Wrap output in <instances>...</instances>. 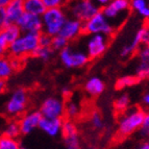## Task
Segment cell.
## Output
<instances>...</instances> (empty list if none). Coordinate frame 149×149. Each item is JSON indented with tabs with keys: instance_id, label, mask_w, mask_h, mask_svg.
Segmentation results:
<instances>
[{
	"instance_id": "obj_1",
	"label": "cell",
	"mask_w": 149,
	"mask_h": 149,
	"mask_svg": "<svg viewBox=\"0 0 149 149\" xmlns=\"http://www.w3.org/2000/svg\"><path fill=\"white\" fill-rule=\"evenodd\" d=\"M41 33H22L17 40L10 44L8 53L14 58H21L26 55H32L40 47L39 39Z\"/></svg>"
},
{
	"instance_id": "obj_2",
	"label": "cell",
	"mask_w": 149,
	"mask_h": 149,
	"mask_svg": "<svg viewBox=\"0 0 149 149\" xmlns=\"http://www.w3.org/2000/svg\"><path fill=\"white\" fill-rule=\"evenodd\" d=\"M67 19V14L63 8L47 10L42 16L43 32L52 38L58 36Z\"/></svg>"
},
{
	"instance_id": "obj_3",
	"label": "cell",
	"mask_w": 149,
	"mask_h": 149,
	"mask_svg": "<svg viewBox=\"0 0 149 149\" xmlns=\"http://www.w3.org/2000/svg\"><path fill=\"white\" fill-rule=\"evenodd\" d=\"M144 117L145 114L141 109H130L120 119L119 125H118V134L122 137H125L134 132L137 129L141 128Z\"/></svg>"
},
{
	"instance_id": "obj_4",
	"label": "cell",
	"mask_w": 149,
	"mask_h": 149,
	"mask_svg": "<svg viewBox=\"0 0 149 149\" xmlns=\"http://www.w3.org/2000/svg\"><path fill=\"white\" fill-rule=\"evenodd\" d=\"M115 31L114 25L112 22L105 18L100 10L98 14L91 18L90 20L84 23V32L89 33V35H103L109 37L112 36Z\"/></svg>"
},
{
	"instance_id": "obj_5",
	"label": "cell",
	"mask_w": 149,
	"mask_h": 149,
	"mask_svg": "<svg viewBox=\"0 0 149 149\" xmlns=\"http://www.w3.org/2000/svg\"><path fill=\"white\" fill-rule=\"evenodd\" d=\"M100 8L96 2L91 0H81L72 3L70 6V13L74 19L85 23L91 18L94 17L96 14L100 12Z\"/></svg>"
},
{
	"instance_id": "obj_6",
	"label": "cell",
	"mask_w": 149,
	"mask_h": 149,
	"mask_svg": "<svg viewBox=\"0 0 149 149\" xmlns=\"http://www.w3.org/2000/svg\"><path fill=\"white\" fill-rule=\"evenodd\" d=\"M60 60L66 68L75 69V68H81L87 65L90 57L84 51L74 50L72 49V47L68 46L60 51Z\"/></svg>"
},
{
	"instance_id": "obj_7",
	"label": "cell",
	"mask_w": 149,
	"mask_h": 149,
	"mask_svg": "<svg viewBox=\"0 0 149 149\" xmlns=\"http://www.w3.org/2000/svg\"><path fill=\"white\" fill-rule=\"evenodd\" d=\"M28 96L27 92L24 89H17L15 90L13 94L10 95V99L8 100L5 104V111L8 115L13 117L20 116L24 113L27 107Z\"/></svg>"
},
{
	"instance_id": "obj_8",
	"label": "cell",
	"mask_w": 149,
	"mask_h": 149,
	"mask_svg": "<svg viewBox=\"0 0 149 149\" xmlns=\"http://www.w3.org/2000/svg\"><path fill=\"white\" fill-rule=\"evenodd\" d=\"M40 112L43 118L62 119V117L65 114V103L61 98L48 97L43 101Z\"/></svg>"
},
{
	"instance_id": "obj_9",
	"label": "cell",
	"mask_w": 149,
	"mask_h": 149,
	"mask_svg": "<svg viewBox=\"0 0 149 149\" xmlns=\"http://www.w3.org/2000/svg\"><path fill=\"white\" fill-rule=\"evenodd\" d=\"M109 37L103 35L90 36L87 42V54L90 58L99 57L105 52L109 46Z\"/></svg>"
},
{
	"instance_id": "obj_10",
	"label": "cell",
	"mask_w": 149,
	"mask_h": 149,
	"mask_svg": "<svg viewBox=\"0 0 149 149\" xmlns=\"http://www.w3.org/2000/svg\"><path fill=\"white\" fill-rule=\"evenodd\" d=\"M22 33H42L43 22L42 17L25 13L17 23Z\"/></svg>"
},
{
	"instance_id": "obj_11",
	"label": "cell",
	"mask_w": 149,
	"mask_h": 149,
	"mask_svg": "<svg viewBox=\"0 0 149 149\" xmlns=\"http://www.w3.org/2000/svg\"><path fill=\"white\" fill-rule=\"evenodd\" d=\"M130 8V1L128 0H113L107 6L101 8V13L109 20H115L121 14L127 12Z\"/></svg>"
},
{
	"instance_id": "obj_12",
	"label": "cell",
	"mask_w": 149,
	"mask_h": 149,
	"mask_svg": "<svg viewBox=\"0 0 149 149\" xmlns=\"http://www.w3.org/2000/svg\"><path fill=\"white\" fill-rule=\"evenodd\" d=\"M42 118L43 116L40 111H32V112H29L22 116L21 119L18 121L21 128V134H28L32 132V130H35L37 127H39Z\"/></svg>"
},
{
	"instance_id": "obj_13",
	"label": "cell",
	"mask_w": 149,
	"mask_h": 149,
	"mask_svg": "<svg viewBox=\"0 0 149 149\" xmlns=\"http://www.w3.org/2000/svg\"><path fill=\"white\" fill-rule=\"evenodd\" d=\"M81 32H84V23L74 18H68L61 30L60 36H62L69 42L76 39Z\"/></svg>"
},
{
	"instance_id": "obj_14",
	"label": "cell",
	"mask_w": 149,
	"mask_h": 149,
	"mask_svg": "<svg viewBox=\"0 0 149 149\" xmlns=\"http://www.w3.org/2000/svg\"><path fill=\"white\" fill-rule=\"evenodd\" d=\"M23 0H10L5 8V14L8 24H17L25 14Z\"/></svg>"
},
{
	"instance_id": "obj_15",
	"label": "cell",
	"mask_w": 149,
	"mask_h": 149,
	"mask_svg": "<svg viewBox=\"0 0 149 149\" xmlns=\"http://www.w3.org/2000/svg\"><path fill=\"white\" fill-rule=\"evenodd\" d=\"M63 120L62 119H48L42 118L39 128L50 137H56L62 132Z\"/></svg>"
},
{
	"instance_id": "obj_16",
	"label": "cell",
	"mask_w": 149,
	"mask_h": 149,
	"mask_svg": "<svg viewBox=\"0 0 149 149\" xmlns=\"http://www.w3.org/2000/svg\"><path fill=\"white\" fill-rule=\"evenodd\" d=\"M149 36V30L147 28H141L139 31L136 33L134 40L130 44L125 45L121 50V56L127 57L134 52V50L139 47V45L143 42H146L147 38Z\"/></svg>"
},
{
	"instance_id": "obj_17",
	"label": "cell",
	"mask_w": 149,
	"mask_h": 149,
	"mask_svg": "<svg viewBox=\"0 0 149 149\" xmlns=\"http://www.w3.org/2000/svg\"><path fill=\"white\" fill-rule=\"evenodd\" d=\"M85 89L88 94L91 95V96H98L104 91L105 85L101 78L97 76H93L86 82Z\"/></svg>"
},
{
	"instance_id": "obj_18",
	"label": "cell",
	"mask_w": 149,
	"mask_h": 149,
	"mask_svg": "<svg viewBox=\"0 0 149 149\" xmlns=\"http://www.w3.org/2000/svg\"><path fill=\"white\" fill-rule=\"evenodd\" d=\"M23 4H24L25 13L31 15L42 17L44 13L47 10L43 0H25Z\"/></svg>"
},
{
	"instance_id": "obj_19",
	"label": "cell",
	"mask_w": 149,
	"mask_h": 149,
	"mask_svg": "<svg viewBox=\"0 0 149 149\" xmlns=\"http://www.w3.org/2000/svg\"><path fill=\"white\" fill-rule=\"evenodd\" d=\"M14 71L15 70L13 68L12 61L5 56H0V80L5 81V79L12 76Z\"/></svg>"
},
{
	"instance_id": "obj_20",
	"label": "cell",
	"mask_w": 149,
	"mask_h": 149,
	"mask_svg": "<svg viewBox=\"0 0 149 149\" xmlns=\"http://www.w3.org/2000/svg\"><path fill=\"white\" fill-rule=\"evenodd\" d=\"M2 32H3V35L5 36V38L8 39V41L10 43V44H12L14 41L17 40L18 38L22 35V31H21V29L19 28V26H18L17 24L8 25V26L4 28V30H3Z\"/></svg>"
},
{
	"instance_id": "obj_21",
	"label": "cell",
	"mask_w": 149,
	"mask_h": 149,
	"mask_svg": "<svg viewBox=\"0 0 149 149\" xmlns=\"http://www.w3.org/2000/svg\"><path fill=\"white\" fill-rule=\"evenodd\" d=\"M20 134H21V128H20V125H19V122L17 121H13L10 123H8L6 125V127L4 128V132H3V136L15 140H17V138H19Z\"/></svg>"
},
{
	"instance_id": "obj_22",
	"label": "cell",
	"mask_w": 149,
	"mask_h": 149,
	"mask_svg": "<svg viewBox=\"0 0 149 149\" xmlns=\"http://www.w3.org/2000/svg\"><path fill=\"white\" fill-rule=\"evenodd\" d=\"M130 8L137 10L142 17L149 18V6L144 0H134L130 2Z\"/></svg>"
},
{
	"instance_id": "obj_23",
	"label": "cell",
	"mask_w": 149,
	"mask_h": 149,
	"mask_svg": "<svg viewBox=\"0 0 149 149\" xmlns=\"http://www.w3.org/2000/svg\"><path fill=\"white\" fill-rule=\"evenodd\" d=\"M0 149H21V145L17 140L1 136L0 137Z\"/></svg>"
},
{
	"instance_id": "obj_24",
	"label": "cell",
	"mask_w": 149,
	"mask_h": 149,
	"mask_svg": "<svg viewBox=\"0 0 149 149\" xmlns=\"http://www.w3.org/2000/svg\"><path fill=\"white\" fill-rule=\"evenodd\" d=\"M62 134H63V136H64V138L77 134V127H76V125H75L74 122L71 121V120L63 121Z\"/></svg>"
},
{
	"instance_id": "obj_25",
	"label": "cell",
	"mask_w": 149,
	"mask_h": 149,
	"mask_svg": "<svg viewBox=\"0 0 149 149\" xmlns=\"http://www.w3.org/2000/svg\"><path fill=\"white\" fill-rule=\"evenodd\" d=\"M138 78L136 76H123L117 80L116 88L117 89H124L126 87H132L138 82Z\"/></svg>"
},
{
	"instance_id": "obj_26",
	"label": "cell",
	"mask_w": 149,
	"mask_h": 149,
	"mask_svg": "<svg viewBox=\"0 0 149 149\" xmlns=\"http://www.w3.org/2000/svg\"><path fill=\"white\" fill-rule=\"evenodd\" d=\"M52 53H53L52 48L39 47L32 55L36 57H39V58H41V60L44 61V62H48V61L51 58V56H52Z\"/></svg>"
},
{
	"instance_id": "obj_27",
	"label": "cell",
	"mask_w": 149,
	"mask_h": 149,
	"mask_svg": "<svg viewBox=\"0 0 149 149\" xmlns=\"http://www.w3.org/2000/svg\"><path fill=\"white\" fill-rule=\"evenodd\" d=\"M64 143L67 149H80V141L78 134L64 138Z\"/></svg>"
},
{
	"instance_id": "obj_28",
	"label": "cell",
	"mask_w": 149,
	"mask_h": 149,
	"mask_svg": "<svg viewBox=\"0 0 149 149\" xmlns=\"http://www.w3.org/2000/svg\"><path fill=\"white\" fill-rule=\"evenodd\" d=\"M66 47H68V41L63 38L62 36H55L52 38V45H51V48L52 50H58V51H62L63 49H65Z\"/></svg>"
},
{
	"instance_id": "obj_29",
	"label": "cell",
	"mask_w": 149,
	"mask_h": 149,
	"mask_svg": "<svg viewBox=\"0 0 149 149\" xmlns=\"http://www.w3.org/2000/svg\"><path fill=\"white\" fill-rule=\"evenodd\" d=\"M128 104H129V97L126 94H123L120 97H118L114 102L115 109H117V111H119V112H123L128 107Z\"/></svg>"
},
{
	"instance_id": "obj_30",
	"label": "cell",
	"mask_w": 149,
	"mask_h": 149,
	"mask_svg": "<svg viewBox=\"0 0 149 149\" xmlns=\"http://www.w3.org/2000/svg\"><path fill=\"white\" fill-rule=\"evenodd\" d=\"M65 113L69 118H74L79 113V107H78L76 102L69 101L65 105Z\"/></svg>"
},
{
	"instance_id": "obj_31",
	"label": "cell",
	"mask_w": 149,
	"mask_h": 149,
	"mask_svg": "<svg viewBox=\"0 0 149 149\" xmlns=\"http://www.w3.org/2000/svg\"><path fill=\"white\" fill-rule=\"evenodd\" d=\"M137 78L138 79H144V78H148L149 77V64L147 63H140L139 66L137 68Z\"/></svg>"
},
{
	"instance_id": "obj_32",
	"label": "cell",
	"mask_w": 149,
	"mask_h": 149,
	"mask_svg": "<svg viewBox=\"0 0 149 149\" xmlns=\"http://www.w3.org/2000/svg\"><path fill=\"white\" fill-rule=\"evenodd\" d=\"M10 43L8 41V39L3 35V32H0V56H4L8 52Z\"/></svg>"
},
{
	"instance_id": "obj_33",
	"label": "cell",
	"mask_w": 149,
	"mask_h": 149,
	"mask_svg": "<svg viewBox=\"0 0 149 149\" xmlns=\"http://www.w3.org/2000/svg\"><path fill=\"white\" fill-rule=\"evenodd\" d=\"M39 44H40V47L42 48H51L52 37H50V36L42 32L40 35V39H39Z\"/></svg>"
},
{
	"instance_id": "obj_34",
	"label": "cell",
	"mask_w": 149,
	"mask_h": 149,
	"mask_svg": "<svg viewBox=\"0 0 149 149\" xmlns=\"http://www.w3.org/2000/svg\"><path fill=\"white\" fill-rule=\"evenodd\" d=\"M44 4L47 10L50 8H63V5L65 4V1L63 0H43Z\"/></svg>"
},
{
	"instance_id": "obj_35",
	"label": "cell",
	"mask_w": 149,
	"mask_h": 149,
	"mask_svg": "<svg viewBox=\"0 0 149 149\" xmlns=\"http://www.w3.org/2000/svg\"><path fill=\"white\" fill-rule=\"evenodd\" d=\"M91 120H92V124L95 128L101 129L102 127H103V121H102V118H101V116H100L99 113H97V112L93 113Z\"/></svg>"
},
{
	"instance_id": "obj_36",
	"label": "cell",
	"mask_w": 149,
	"mask_h": 149,
	"mask_svg": "<svg viewBox=\"0 0 149 149\" xmlns=\"http://www.w3.org/2000/svg\"><path fill=\"white\" fill-rule=\"evenodd\" d=\"M139 56L141 63H147L149 64V46H145V47L141 48L139 51Z\"/></svg>"
},
{
	"instance_id": "obj_37",
	"label": "cell",
	"mask_w": 149,
	"mask_h": 149,
	"mask_svg": "<svg viewBox=\"0 0 149 149\" xmlns=\"http://www.w3.org/2000/svg\"><path fill=\"white\" fill-rule=\"evenodd\" d=\"M8 22L6 19V14H5V8H0V32L3 31L4 28L8 26Z\"/></svg>"
},
{
	"instance_id": "obj_38",
	"label": "cell",
	"mask_w": 149,
	"mask_h": 149,
	"mask_svg": "<svg viewBox=\"0 0 149 149\" xmlns=\"http://www.w3.org/2000/svg\"><path fill=\"white\" fill-rule=\"evenodd\" d=\"M141 134L143 136L149 134V114H145L144 120L141 126Z\"/></svg>"
},
{
	"instance_id": "obj_39",
	"label": "cell",
	"mask_w": 149,
	"mask_h": 149,
	"mask_svg": "<svg viewBox=\"0 0 149 149\" xmlns=\"http://www.w3.org/2000/svg\"><path fill=\"white\" fill-rule=\"evenodd\" d=\"M111 2V1H109V0H98V1H96V3L98 4V6L99 8H104V6H107L109 3Z\"/></svg>"
},
{
	"instance_id": "obj_40",
	"label": "cell",
	"mask_w": 149,
	"mask_h": 149,
	"mask_svg": "<svg viewBox=\"0 0 149 149\" xmlns=\"http://www.w3.org/2000/svg\"><path fill=\"white\" fill-rule=\"evenodd\" d=\"M6 89V82L4 80H0V95L2 94Z\"/></svg>"
},
{
	"instance_id": "obj_41",
	"label": "cell",
	"mask_w": 149,
	"mask_h": 149,
	"mask_svg": "<svg viewBox=\"0 0 149 149\" xmlns=\"http://www.w3.org/2000/svg\"><path fill=\"white\" fill-rule=\"evenodd\" d=\"M12 61V65H13V68H14V70H16V69H18L19 68V58H13V60H10Z\"/></svg>"
},
{
	"instance_id": "obj_42",
	"label": "cell",
	"mask_w": 149,
	"mask_h": 149,
	"mask_svg": "<svg viewBox=\"0 0 149 149\" xmlns=\"http://www.w3.org/2000/svg\"><path fill=\"white\" fill-rule=\"evenodd\" d=\"M10 0H0V8H5Z\"/></svg>"
},
{
	"instance_id": "obj_43",
	"label": "cell",
	"mask_w": 149,
	"mask_h": 149,
	"mask_svg": "<svg viewBox=\"0 0 149 149\" xmlns=\"http://www.w3.org/2000/svg\"><path fill=\"white\" fill-rule=\"evenodd\" d=\"M137 149H149V142H144L141 145H139Z\"/></svg>"
},
{
	"instance_id": "obj_44",
	"label": "cell",
	"mask_w": 149,
	"mask_h": 149,
	"mask_svg": "<svg viewBox=\"0 0 149 149\" xmlns=\"http://www.w3.org/2000/svg\"><path fill=\"white\" fill-rule=\"evenodd\" d=\"M143 101H144L145 104L149 105V93H148V94H146L144 97H143Z\"/></svg>"
},
{
	"instance_id": "obj_45",
	"label": "cell",
	"mask_w": 149,
	"mask_h": 149,
	"mask_svg": "<svg viewBox=\"0 0 149 149\" xmlns=\"http://www.w3.org/2000/svg\"><path fill=\"white\" fill-rule=\"evenodd\" d=\"M68 92H69V89H68V88H64V89H63V93H64L65 95L68 94Z\"/></svg>"
},
{
	"instance_id": "obj_46",
	"label": "cell",
	"mask_w": 149,
	"mask_h": 149,
	"mask_svg": "<svg viewBox=\"0 0 149 149\" xmlns=\"http://www.w3.org/2000/svg\"><path fill=\"white\" fill-rule=\"evenodd\" d=\"M147 44V46H149V36H148V38H147V40H146V42H145Z\"/></svg>"
},
{
	"instance_id": "obj_47",
	"label": "cell",
	"mask_w": 149,
	"mask_h": 149,
	"mask_svg": "<svg viewBox=\"0 0 149 149\" xmlns=\"http://www.w3.org/2000/svg\"><path fill=\"white\" fill-rule=\"evenodd\" d=\"M21 149H28V148H26V147H22V146H21Z\"/></svg>"
}]
</instances>
